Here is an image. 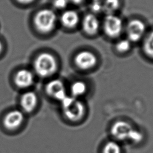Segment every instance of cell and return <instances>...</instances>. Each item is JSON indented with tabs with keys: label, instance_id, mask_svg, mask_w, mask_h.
Listing matches in <instances>:
<instances>
[{
	"label": "cell",
	"instance_id": "6da1fadb",
	"mask_svg": "<svg viewBox=\"0 0 153 153\" xmlns=\"http://www.w3.org/2000/svg\"><path fill=\"white\" fill-rule=\"evenodd\" d=\"M63 112L66 118L72 122L80 121L85 115L84 105L78 99L66 96L62 101Z\"/></svg>",
	"mask_w": 153,
	"mask_h": 153
},
{
	"label": "cell",
	"instance_id": "7a4b0ae2",
	"mask_svg": "<svg viewBox=\"0 0 153 153\" xmlns=\"http://www.w3.org/2000/svg\"><path fill=\"white\" fill-rule=\"evenodd\" d=\"M57 68L56 59L49 53H41L34 62V69L36 73L42 77H47L53 75L56 71Z\"/></svg>",
	"mask_w": 153,
	"mask_h": 153
},
{
	"label": "cell",
	"instance_id": "3957f363",
	"mask_svg": "<svg viewBox=\"0 0 153 153\" xmlns=\"http://www.w3.org/2000/svg\"><path fill=\"white\" fill-rule=\"evenodd\" d=\"M56 15L50 9L39 11L35 16L34 23L36 28L42 33H48L54 27L56 23Z\"/></svg>",
	"mask_w": 153,
	"mask_h": 153
},
{
	"label": "cell",
	"instance_id": "277c9868",
	"mask_svg": "<svg viewBox=\"0 0 153 153\" xmlns=\"http://www.w3.org/2000/svg\"><path fill=\"white\" fill-rule=\"evenodd\" d=\"M103 27L104 32L109 37L115 38L120 35L123 24L122 20L114 14H107L104 19Z\"/></svg>",
	"mask_w": 153,
	"mask_h": 153
},
{
	"label": "cell",
	"instance_id": "5b68a950",
	"mask_svg": "<svg viewBox=\"0 0 153 153\" xmlns=\"http://www.w3.org/2000/svg\"><path fill=\"white\" fill-rule=\"evenodd\" d=\"M134 128L126 121H118L112 126L111 133L117 142L128 140Z\"/></svg>",
	"mask_w": 153,
	"mask_h": 153
},
{
	"label": "cell",
	"instance_id": "8992f818",
	"mask_svg": "<svg viewBox=\"0 0 153 153\" xmlns=\"http://www.w3.org/2000/svg\"><path fill=\"white\" fill-rule=\"evenodd\" d=\"M144 23L139 19L130 20L126 26V34L127 39L130 42H137L143 36L145 32Z\"/></svg>",
	"mask_w": 153,
	"mask_h": 153
},
{
	"label": "cell",
	"instance_id": "52a82bcc",
	"mask_svg": "<svg viewBox=\"0 0 153 153\" xmlns=\"http://www.w3.org/2000/svg\"><path fill=\"white\" fill-rule=\"evenodd\" d=\"M74 61L76 66L79 69L87 70L92 68L96 65L97 58L92 52L84 50L76 54Z\"/></svg>",
	"mask_w": 153,
	"mask_h": 153
},
{
	"label": "cell",
	"instance_id": "ba28073f",
	"mask_svg": "<svg viewBox=\"0 0 153 153\" xmlns=\"http://www.w3.org/2000/svg\"><path fill=\"white\" fill-rule=\"evenodd\" d=\"M24 121L23 113L19 110H13L7 113L3 121L4 127L9 130L19 128Z\"/></svg>",
	"mask_w": 153,
	"mask_h": 153
},
{
	"label": "cell",
	"instance_id": "9c48e42d",
	"mask_svg": "<svg viewBox=\"0 0 153 153\" xmlns=\"http://www.w3.org/2000/svg\"><path fill=\"white\" fill-rule=\"evenodd\" d=\"M46 91L50 96L60 102L67 96L65 85L59 79L50 81L46 85Z\"/></svg>",
	"mask_w": 153,
	"mask_h": 153
},
{
	"label": "cell",
	"instance_id": "30bf717a",
	"mask_svg": "<svg viewBox=\"0 0 153 153\" xmlns=\"http://www.w3.org/2000/svg\"><path fill=\"white\" fill-rule=\"evenodd\" d=\"M99 19L94 14H87L82 20V29L88 35H92L96 34L99 29Z\"/></svg>",
	"mask_w": 153,
	"mask_h": 153
},
{
	"label": "cell",
	"instance_id": "8fae6325",
	"mask_svg": "<svg viewBox=\"0 0 153 153\" xmlns=\"http://www.w3.org/2000/svg\"><path fill=\"white\" fill-rule=\"evenodd\" d=\"M38 103V97L36 94L32 91H28L24 93L20 99V105L22 109L30 113L33 111Z\"/></svg>",
	"mask_w": 153,
	"mask_h": 153
},
{
	"label": "cell",
	"instance_id": "7c38bea8",
	"mask_svg": "<svg viewBox=\"0 0 153 153\" xmlns=\"http://www.w3.org/2000/svg\"><path fill=\"white\" fill-rule=\"evenodd\" d=\"M16 84L21 88H26L31 85L33 81L32 73L27 69L19 71L14 77Z\"/></svg>",
	"mask_w": 153,
	"mask_h": 153
},
{
	"label": "cell",
	"instance_id": "4fadbf2b",
	"mask_svg": "<svg viewBox=\"0 0 153 153\" xmlns=\"http://www.w3.org/2000/svg\"><path fill=\"white\" fill-rule=\"evenodd\" d=\"M60 21L63 26L71 29L77 25L79 22V16L74 10H66L62 14Z\"/></svg>",
	"mask_w": 153,
	"mask_h": 153
},
{
	"label": "cell",
	"instance_id": "5bb4252c",
	"mask_svg": "<svg viewBox=\"0 0 153 153\" xmlns=\"http://www.w3.org/2000/svg\"><path fill=\"white\" fill-rule=\"evenodd\" d=\"M87 91V85L85 83L81 81H76L73 82L71 86V93L73 97H78L84 95Z\"/></svg>",
	"mask_w": 153,
	"mask_h": 153
},
{
	"label": "cell",
	"instance_id": "9a60e30c",
	"mask_svg": "<svg viewBox=\"0 0 153 153\" xmlns=\"http://www.w3.org/2000/svg\"><path fill=\"white\" fill-rule=\"evenodd\" d=\"M103 11L107 14H113L120 6L119 0H104L102 2Z\"/></svg>",
	"mask_w": 153,
	"mask_h": 153
},
{
	"label": "cell",
	"instance_id": "2e32d148",
	"mask_svg": "<svg viewBox=\"0 0 153 153\" xmlns=\"http://www.w3.org/2000/svg\"><path fill=\"white\" fill-rule=\"evenodd\" d=\"M102 153H122L120 143L113 140L107 142L103 147Z\"/></svg>",
	"mask_w": 153,
	"mask_h": 153
},
{
	"label": "cell",
	"instance_id": "e0dca14e",
	"mask_svg": "<svg viewBox=\"0 0 153 153\" xmlns=\"http://www.w3.org/2000/svg\"><path fill=\"white\" fill-rule=\"evenodd\" d=\"M143 50L147 56L153 58V30L148 34L145 39Z\"/></svg>",
	"mask_w": 153,
	"mask_h": 153
},
{
	"label": "cell",
	"instance_id": "ac0fdd59",
	"mask_svg": "<svg viewBox=\"0 0 153 153\" xmlns=\"http://www.w3.org/2000/svg\"><path fill=\"white\" fill-rule=\"evenodd\" d=\"M131 47L130 41L128 39H121L117 42L115 45L116 50L120 53H126L128 51Z\"/></svg>",
	"mask_w": 153,
	"mask_h": 153
},
{
	"label": "cell",
	"instance_id": "d6986e66",
	"mask_svg": "<svg viewBox=\"0 0 153 153\" xmlns=\"http://www.w3.org/2000/svg\"><path fill=\"white\" fill-rule=\"evenodd\" d=\"M90 7L91 11L94 13V14L103 11V5L102 2L93 1L90 4Z\"/></svg>",
	"mask_w": 153,
	"mask_h": 153
},
{
	"label": "cell",
	"instance_id": "ffe728a7",
	"mask_svg": "<svg viewBox=\"0 0 153 153\" xmlns=\"http://www.w3.org/2000/svg\"><path fill=\"white\" fill-rule=\"evenodd\" d=\"M69 0H54L53 1L54 7L58 10L65 8L68 4Z\"/></svg>",
	"mask_w": 153,
	"mask_h": 153
},
{
	"label": "cell",
	"instance_id": "44dd1931",
	"mask_svg": "<svg viewBox=\"0 0 153 153\" xmlns=\"http://www.w3.org/2000/svg\"><path fill=\"white\" fill-rule=\"evenodd\" d=\"M69 1H70L71 2H72L75 4H79L82 3L84 0H69Z\"/></svg>",
	"mask_w": 153,
	"mask_h": 153
},
{
	"label": "cell",
	"instance_id": "7402d4cb",
	"mask_svg": "<svg viewBox=\"0 0 153 153\" xmlns=\"http://www.w3.org/2000/svg\"><path fill=\"white\" fill-rule=\"evenodd\" d=\"M19 2L22 3V4H29L32 2L34 0H17Z\"/></svg>",
	"mask_w": 153,
	"mask_h": 153
},
{
	"label": "cell",
	"instance_id": "603a6c76",
	"mask_svg": "<svg viewBox=\"0 0 153 153\" xmlns=\"http://www.w3.org/2000/svg\"><path fill=\"white\" fill-rule=\"evenodd\" d=\"M2 44L1 41H0V53H1V51L2 50Z\"/></svg>",
	"mask_w": 153,
	"mask_h": 153
},
{
	"label": "cell",
	"instance_id": "cb8c5ba5",
	"mask_svg": "<svg viewBox=\"0 0 153 153\" xmlns=\"http://www.w3.org/2000/svg\"><path fill=\"white\" fill-rule=\"evenodd\" d=\"M93 1H99V2H101L102 0H92Z\"/></svg>",
	"mask_w": 153,
	"mask_h": 153
}]
</instances>
